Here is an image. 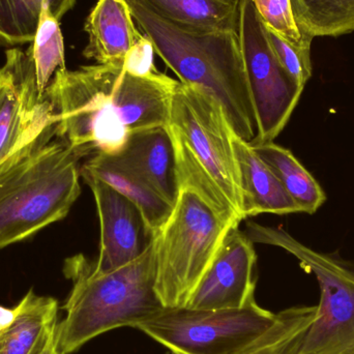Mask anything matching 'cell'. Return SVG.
<instances>
[{
  "label": "cell",
  "instance_id": "6da1fadb",
  "mask_svg": "<svg viewBox=\"0 0 354 354\" xmlns=\"http://www.w3.org/2000/svg\"><path fill=\"white\" fill-rule=\"evenodd\" d=\"M178 81L163 73L136 77L122 64L59 68L44 93L56 134L81 158L115 156L132 133L166 126Z\"/></svg>",
  "mask_w": 354,
  "mask_h": 354
},
{
  "label": "cell",
  "instance_id": "7a4b0ae2",
  "mask_svg": "<svg viewBox=\"0 0 354 354\" xmlns=\"http://www.w3.org/2000/svg\"><path fill=\"white\" fill-rule=\"evenodd\" d=\"M81 159L53 122L0 162V250L68 216L81 194Z\"/></svg>",
  "mask_w": 354,
  "mask_h": 354
},
{
  "label": "cell",
  "instance_id": "3957f363",
  "mask_svg": "<svg viewBox=\"0 0 354 354\" xmlns=\"http://www.w3.org/2000/svg\"><path fill=\"white\" fill-rule=\"evenodd\" d=\"M156 54L183 84L197 87L222 106L233 131L252 142L257 135L255 111L248 86L236 31L191 32L156 16L134 0H126Z\"/></svg>",
  "mask_w": 354,
  "mask_h": 354
},
{
  "label": "cell",
  "instance_id": "277c9868",
  "mask_svg": "<svg viewBox=\"0 0 354 354\" xmlns=\"http://www.w3.org/2000/svg\"><path fill=\"white\" fill-rule=\"evenodd\" d=\"M64 276L72 289L58 322L60 349L78 351L100 335L122 326L134 328L163 309L156 292L155 241L145 253L128 266L107 274L95 272L93 261L83 254L64 261Z\"/></svg>",
  "mask_w": 354,
  "mask_h": 354
},
{
  "label": "cell",
  "instance_id": "5b68a950",
  "mask_svg": "<svg viewBox=\"0 0 354 354\" xmlns=\"http://www.w3.org/2000/svg\"><path fill=\"white\" fill-rule=\"evenodd\" d=\"M239 225L191 187H179L171 214L153 237L155 289L164 307H187L229 231Z\"/></svg>",
  "mask_w": 354,
  "mask_h": 354
},
{
  "label": "cell",
  "instance_id": "8992f818",
  "mask_svg": "<svg viewBox=\"0 0 354 354\" xmlns=\"http://www.w3.org/2000/svg\"><path fill=\"white\" fill-rule=\"evenodd\" d=\"M245 233L253 243L288 252L317 279L320 301L297 354L348 353L354 346V266L341 258L310 249L281 228L247 221Z\"/></svg>",
  "mask_w": 354,
  "mask_h": 354
},
{
  "label": "cell",
  "instance_id": "52a82bcc",
  "mask_svg": "<svg viewBox=\"0 0 354 354\" xmlns=\"http://www.w3.org/2000/svg\"><path fill=\"white\" fill-rule=\"evenodd\" d=\"M167 127L224 195L239 221H245L232 145L234 131L222 106L205 91L178 81L172 93Z\"/></svg>",
  "mask_w": 354,
  "mask_h": 354
},
{
  "label": "cell",
  "instance_id": "ba28073f",
  "mask_svg": "<svg viewBox=\"0 0 354 354\" xmlns=\"http://www.w3.org/2000/svg\"><path fill=\"white\" fill-rule=\"evenodd\" d=\"M276 317L256 301L239 309L164 307L134 328L174 354H233L263 334Z\"/></svg>",
  "mask_w": 354,
  "mask_h": 354
},
{
  "label": "cell",
  "instance_id": "9c48e42d",
  "mask_svg": "<svg viewBox=\"0 0 354 354\" xmlns=\"http://www.w3.org/2000/svg\"><path fill=\"white\" fill-rule=\"evenodd\" d=\"M239 39L257 135L251 145L274 142L299 104V86L279 64L252 0H239Z\"/></svg>",
  "mask_w": 354,
  "mask_h": 354
},
{
  "label": "cell",
  "instance_id": "30bf717a",
  "mask_svg": "<svg viewBox=\"0 0 354 354\" xmlns=\"http://www.w3.org/2000/svg\"><path fill=\"white\" fill-rule=\"evenodd\" d=\"M93 192L101 226L100 253L93 270L107 274L132 263L153 241L140 209L105 181L81 172Z\"/></svg>",
  "mask_w": 354,
  "mask_h": 354
},
{
  "label": "cell",
  "instance_id": "8fae6325",
  "mask_svg": "<svg viewBox=\"0 0 354 354\" xmlns=\"http://www.w3.org/2000/svg\"><path fill=\"white\" fill-rule=\"evenodd\" d=\"M10 82L0 108V162L56 122L51 105L37 87L29 49L6 52Z\"/></svg>",
  "mask_w": 354,
  "mask_h": 354
},
{
  "label": "cell",
  "instance_id": "7c38bea8",
  "mask_svg": "<svg viewBox=\"0 0 354 354\" xmlns=\"http://www.w3.org/2000/svg\"><path fill=\"white\" fill-rule=\"evenodd\" d=\"M257 255L254 243L239 226L233 227L214 263L192 295V309H239L256 301Z\"/></svg>",
  "mask_w": 354,
  "mask_h": 354
},
{
  "label": "cell",
  "instance_id": "4fadbf2b",
  "mask_svg": "<svg viewBox=\"0 0 354 354\" xmlns=\"http://www.w3.org/2000/svg\"><path fill=\"white\" fill-rule=\"evenodd\" d=\"M112 157L172 205L176 204L179 179L174 139L167 124L132 133L122 151Z\"/></svg>",
  "mask_w": 354,
  "mask_h": 354
},
{
  "label": "cell",
  "instance_id": "5bb4252c",
  "mask_svg": "<svg viewBox=\"0 0 354 354\" xmlns=\"http://www.w3.org/2000/svg\"><path fill=\"white\" fill-rule=\"evenodd\" d=\"M87 59L99 64H122L131 48L142 39L126 0H97L84 26Z\"/></svg>",
  "mask_w": 354,
  "mask_h": 354
},
{
  "label": "cell",
  "instance_id": "9a60e30c",
  "mask_svg": "<svg viewBox=\"0 0 354 354\" xmlns=\"http://www.w3.org/2000/svg\"><path fill=\"white\" fill-rule=\"evenodd\" d=\"M232 145L239 169L245 220L261 214L301 212L278 177L256 153L249 141L233 132Z\"/></svg>",
  "mask_w": 354,
  "mask_h": 354
},
{
  "label": "cell",
  "instance_id": "2e32d148",
  "mask_svg": "<svg viewBox=\"0 0 354 354\" xmlns=\"http://www.w3.org/2000/svg\"><path fill=\"white\" fill-rule=\"evenodd\" d=\"M58 322V301L30 289L12 309L0 307V354H37Z\"/></svg>",
  "mask_w": 354,
  "mask_h": 354
},
{
  "label": "cell",
  "instance_id": "e0dca14e",
  "mask_svg": "<svg viewBox=\"0 0 354 354\" xmlns=\"http://www.w3.org/2000/svg\"><path fill=\"white\" fill-rule=\"evenodd\" d=\"M80 171L105 181L133 202L140 209L153 237L161 230L174 210V205L112 156L95 153L83 164Z\"/></svg>",
  "mask_w": 354,
  "mask_h": 354
},
{
  "label": "cell",
  "instance_id": "ac0fdd59",
  "mask_svg": "<svg viewBox=\"0 0 354 354\" xmlns=\"http://www.w3.org/2000/svg\"><path fill=\"white\" fill-rule=\"evenodd\" d=\"M179 28L191 32L236 31L239 0H134Z\"/></svg>",
  "mask_w": 354,
  "mask_h": 354
},
{
  "label": "cell",
  "instance_id": "d6986e66",
  "mask_svg": "<svg viewBox=\"0 0 354 354\" xmlns=\"http://www.w3.org/2000/svg\"><path fill=\"white\" fill-rule=\"evenodd\" d=\"M251 145L278 177L301 212L314 214L317 212L326 202V193L293 153L274 142Z\"/></svg>",
  "mask_w": 354,
  "mask_h": 354
},
{
  "label": "cell",
  "instance_id": "ffe728a7",
  "mask_svg": "<svg viewBox=\"0 0 354 354\" xmlns=\"http://www.w3.org/2000/svg\"><path fill=\"white\" fill-rule=\"evenodd\" d=\"M316 311L317 306H295L279 312L268 330L233 354H297Z\"/></svg>",
  "mask_w": 354,
  "mask_h": 354
},
{
  "label": "cell",
  "instance_id": "44dd1931",
  "mask_svg": "<svg viewBox=\"0 0 354 354\" xmlns=\"http://www.w3.org/2000/svg\"><path fill=\"white\" fill-rule=\"evenodd\" d=\"M299 28L311 37L354 31V0H291Z\"/></svg>",
  "mask_w": 354,
  "mask_h": 354
},
{
  "label": "cell",
  "instance_id": "7402d4cb",
  "mask_svg": "<svg viewBox=\"0 0 354 354\" xmlns=\"http://www.w3.org/2000/svg\"><path fill=\"white\" fill-rule=\"evenodd\" d=\"M39 93L44 95L50 81L59 68H66L64 43L59 20L52 14L46 2H41L37 29L29 48Z\"/></svg>",
  "mask_w": 354,
  "mask_h": 354
},
{
  "label": "cell",
  "instance_id": "603a6c76",
  "mask_svg": "<svg viewBox=\"0 0 354 354\" xmlns=\"http://www.w3.org/2000/svg\"><path fill=\"white\" fill-rule=\"evenodd\" d=\"M266 29L290 45L311 50L313 37L299 28L291 0H252Z\"/></svg>",
  "mask_w": 354,
  "mask_h": 354
},
{
  "label": "cell",
  "instance_id": "cb8c5ba5",
  "mask_svg": "<svg viewBox=\"0 0 354 354\" xmlns=\"http://www.w3.org/2000/svg\"><path fill=\"white\" fill-rule=\"evenodd\" d=\"M37 23L25 0H0V44L21 45L32 41Z\"/></svg>",
  "mask_w": 354,
  "mask_h": 354
},
{
  "label": "cell",
  "instance_id": "d4e9b609",
  "mask_svg": "<svg viewBox=\"0 0 354 354\" xmlns=\"http://www.w3.org/2000/svg\"><path fill=\"white\" fill-rule=\"evenodd\" d=\"M266 33L279 64L297 84L305 88L312 76L311 50L290 45L268 29Z\"/></svg>",
  "mask_w": 354,
  "mask_h": 354
},
{
  "label": "cell",
  "instance_id": "484cf974",
  "mask_svg": "<svg viewBox=\"0 0 354 354\" xmlns=\"http://www.w3.org/2000/svg\"><path fill=\"white\" fill-rule=\"evenodd\" d=\"M155 54L153 41L145 35L127 54L122 62V68L132 76H151L159 72L155 66Z\"/></svg>",
  "mask_w": 354,
  "mask_h": 354
},
{
  "label": "cell",
  "instance_id": "4316f807",
  "mask_svg": "<svg viewBox=\"0 0 354 354\" xmlns=\"http://www.w3.org/2000/svg\"><path fill=\"white\" fill-rule=\"evenodd\" d=\"M76 1L77 0H25V3L35 21L39 19L41 2H46L53 16L60 20L68 10L74 8Z\"/></svg>",
  "mask_w": 354,
  "mask_h": 354
},
{
  "label": "cell",
  "instance_id": "83f0119b",
  "mask_svg": "<svg viewBox=\"0 0 354 354\" xmlns=\"http://www.w3.org/2000/svg\"><path fill=\"white\" fill-rule=\"evenodd\" d=\"M58 322H56L55 324H52L51 328H49L47 335H46L45 340L41 344V348L37 354H64L60 349L59 343H58Z\"/></svg>",
  "mask_w": 354,
  "mask_h": 354
},
{
  "label": "cell",
  "instance_id": "f1b7e54d",
  "mask_svg": "<svg viewBox=\"0 0 354 354\" xmlns=\"http://www.w3.org/2000/svg\"><path fill=\"white\" fill-rule=\"evenodd\" d=\"M8 82H10V72H8V66L4 64L0 68V108L3 104L4 97H6Z\"/></svg>",
  "mask_w": 354,
  "mask_h": 354
},
{
  "label": "cell",
  "instance_id": "f546056e",
  "mask_svg": "<svg viewBox=\"0 0 354 354\" xmlns=\"http://www.w3.org/2000/svg\"><path fill=\"white\" fill-rule=\"evenodd\" d=\"M346 354H354V346Z\"/></svg>",
  "mask_w": 354,
  "mask_h": 354
}]
</instances>
